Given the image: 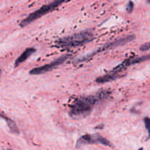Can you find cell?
Here are the masks:
<instances>
[{
	"label": "cell",
	"instance_id": "1",
	"mask_svg": "<svg viewBox=\"0 0 150 150\" xmlns=\"http://www.w3.org/2000/svg\"><path fill=\"white\" fill-rule=\"evenodd\" d=\"M109 95V91L103 90L93 95L81 97L72 105L70 111V115L72 117H86L90 114L99 101L107 98Z\"/></svg>",
	"mask_w": 150,
	"mask_h": 150
},
{
	"label": "cell",
	"instance_id": "2",
	"mask_svg": "<svg viewBox=\"0 0 150 150\" xmlns=\"http://www.w3.org/2000/svg\"><path fill=\"white\" fill-rule=\"evenodd\" d=\"M94 38V35L91 31H83L70 36L64 37L57 41L56 44L59 48H70L79 46L90 42Z\"/></svg>",
	"mask_w": 150,
	"mask_h": 150
},
{
	"label": "cell",
	"instance_id": "3",
	"mask_svg": "<svg viewBox=\"0 0 150 150\" xmlns=\"http://www.w3.org/2000/svg\"><path fill=\"white\" fill-rule=\"evenodd\" d=\"M64 2V1H54L48 4L42 5L40 8L35 10V12H33V13H32L31 14H29L27 17L25 18L23 20H22L20 22V26H21V27H24V26L30 24L32 22L35 21L37 19L40 18L42 17V16H45V15L48 14V13L51 12L52 10H55L57 7H58L60 4H63Z\"/></svg>",
	"mask_w": 150,
	"mask_h": 150
},
{
	"label": "cell",
	"instance_id": "4",
	"mask_svg": "<svg viewBox=\"0 0 150 150\" xmlns=\"http://www.w3.org/2000/svg\"><path fill=\"white\" fill-rule=\"evenodd\" d=\"M91 144H101L105 146H111V144L105 138L102 137L99 134H86L80 137L76 144V147H81L83 145Z\"/></svg>",
	"mask_w": 150,
	"mask_h": 150
},
{
	"label": "cell",
	"instance_id": "5",
	"mask_svg": "<svg viewBox=\"0 0 150 150\" xmlns=\"http://www.w3.org/2000/svg\"><path fill=\"white\" fill-rule=\"evenodd\" d=\"M68 55L62 56V57L57 59L54 60L52 62L49 63V64H45V65L40 66V67H35V68L32 69V70L29 71V73H30L31 75H40L47 73V72L51 71V70H54V68H56L57 67L59 66L60 64H62V63H64V62L68 59Z\"/></svg>",
	"mask_w": 150,
	"mask_h": 150
},
{
	"label": "cell",
	"instance_id": "6",
	"mask_svg": "<svg viewBox=\"0 0 150 150\" xmlns=\"http://www.w3.org/2000/svg\"><path fill=\"white\" fill-rule=\"evenodd\" d=\"M135 38H136L135 35H129V36L125 37V38H119V39L115 40L113 41V42H108V43H106L105 45H103V46L101 47L100 48H99L98 51H95L93 54H89V55H88L87 57H85L84 59L86 58H87V57H92V56L95 55V54H98V52H101V51H105V50L112 49V48H117V47L121 46V45H125V44L127 43V42L133 41V40L135 39ZM84 59H83V60H84Z\"/></svg>",
	"mask_w": 150,
	"mask_h": 150
},
{
	"label": "cell",
	"instance_id": "7",
	"mask_svg": "<svg viewBox=\"0 0 150 150\" xmlns=\"http://www.w3.org/2000/svg\"><path fill=\"white\" fill-rule=\"evenodd\" d=\"M35 51H36V49L34 48H27V49L25 50V51L18 57L17 59L15 62V67H18L19 64H21V63H23V62L26 61V60L32 54H34Z\"/></svg>",
	"mask_w": 150,
	"mask_h": 150
},
{
	"label": "cell",
	"instance_id": "8",
	"mask_svg": "<svg viewBox=\"0 0 150 150\" xmlns=\"http://www.w3.org/2000/svg\"><path fill=\"white\" fill-rule=\"evenodd\" d=\"M0 117H2V118L5 120L6 122H7V126H8L9 129H10V132H11L12 133H14V134H19V133H20V130H19L18 127L16 122H15L13 120H12L11 119H10L9 117H5V116L1 115V114H0Z\"/></svg>",
	"mask_w": 150,
	"mask_h": 150
},
{
	"label": "cell",
	"instance_id": "9",
	"mask_svg": "<svg viewBox=\"0 0 150 150\" xmlns=\"http://www.w3.org/2000/svg\"><path fill=\"white\" fill-rule=\"evenodd\" d=\"M121 77L120 75L118 74H113V73H109L108 74L105 75V76H100V77L96 79V82L97 83H106V82H109L111 81H114L115 79H118V78Z\"/></svg>",
	"mask_w": 150,
	"mask_h": 150
},
{
	"label": "cell",
	"instance_id": "10",
	"mask_svg": "<svg viewBox=\"0 0 150 150\" xmlns=\"http://www.w3.org/2000/svg\"><path fill=\"white\" fill-rule=\"evenodd\" d=\"M150 48L149 46V42H146L145 43L144 45H142V46L140 47V50L142 51H149Z\"/></svg>",
	"mask_w": 150,
	"mask_h": 150
},
{
	"label": "cell",
	"instance_id": "11",
	"mask_svg": "<svg viewBox=\"0 0 150 150\" xmlns=\"http://www.w3.org/2000/svg\"><path fill=\"white\" fill-rule=\"evenodd\" d=\"M133 5H134V4H133V1H129L128 4L127 5V8H126V10H127V11L128 12V13H131V12L133 11Z\"/></svg>",
	"mask_w": 150,
	"mask_h": 150
},
{
	"label": "cell",
	"instance_id": "12",
	"mask_svg": "<svg viewBox=\"0 0 150 150\" xmlns=\"http://www.w3.org/2000/svg\"><path fill=\"white\" fill-rule=\"evenodd\" d=\"M145 123V127H146V129L147 130H149V118L148 117H145L144 120Z\"/></svg>",
	"mask_w": 150,
	"mask_h": 150
},
{
	"label": "cell",
	"instance_id": "13",
	"mask_svg": "<svg viewBox=\"0 0 150 150\" xmlns=\"http://www.w3.org/2000/svg\"><path fill=\"white\" fill-rule=\"evenodd\" d=\"M1 70H0V76H1Z\"/></svg>",
	"mask_w": 150,
	"mask_h": 150
},
{
	"label": "cell",
	"instance_id": "14",
	"mask_svg": "<svg viewBox=\"0 0 150 150\" xmlns=\"http://www.w3.org/2000/svg\"><path fill=\"white\" fill-rule=\"evenodd\" d=\"M140 150H142V149H140Z\"/></svg>",
	"mask_w": 150,
	"mask_h": 150
}]
</instances>
